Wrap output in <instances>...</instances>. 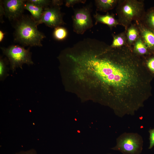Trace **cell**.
<instances>
[{"label": "cell", "mask_w": 154, "mask_h": 154, "mask_svg": "<svg viewBox=\"0 0 154 154\" xmlns=\"http://www.w3.org/2000/svg\"><path fill=\"white\" fill-rule=\"evenodd\" d=\"M105 45L100 43L98 53H86L78 62L93 72L104 100L116 115H133L151 95L153 76L132 47L113 48Z\"/></svg>", "instance_id": "cell-1"}, {"label": "cell", "mask_w": 154, "mask_h": 154, "mask_svg": "<svg viewBox=\"0 0 154 154\" xmlns=\"http://www.w3.org/2000/svg\"><path fill=\"white\" fill-rule=\"evenodd\" d=\"M14 40L24 46H42L44 35L37 29V24L32 17L22 15L15 21Z\"/></svg>", "instance_id": "cell-2"}, {"label": "cell", "mask_w": 154, "mask_h": 154, "mask_svg": "<svg viewBox=\"0 0 154 154\" xmlns=\"http://www.w3.org/2000/svg\"><path fill=\"white\" fill-rule=\"evenodd\" d=\"M117 20L126 30L135 21H141L145 11L143 0H119L116 7Z\"/></svg>", "instance_id": "cell-3"}, {"label": "cell", "mask_w": 154, "mask_h": 154, "mask_svg": "<svg viewBox=\"0 0 154 154\" xmlns=\"http://www.w3.org/2000/svg\"><path fill=\"white\" fill-rule=\"evenodd\" d=\"M116 143L111 149L122 154H141L143 150V139L137 133L124 132L117 138Z\"/></svg>", "instance_id": "cell-4"}, {"label": "cell", "mask_w": 154, "mask_h": 154, "mask_svg": "<svg viewBox=\"0 0 154 154\" xmlns=\"http://www.w3.org/2000/svg\"><path fill=\"white\" fill-rule=\"evenodd\" d=\"M1 49L3 54L7 57L10 68L13 72L17 68L22 69V66L24 64L28 65L33 64L29 47L26 49L19 45H13L7 48L1 47Z\"/></svg>", "instance_id": "cell-5"}, {"label": "cell", "mask_w": 154, "mask_h": 154, "mask_svg": "<svg viewBox=\"0 0 154 154\" xmlns=\"http://www.w3.org/2000/svg\"><path fill=\"white\" fill-rule=\"evenodd\" d=\"M37 23L38 25L44 23L48 27L54 28L64 24L60 6L50 5L44 9L40 20Z\"/></svg>", "instance_id": "cell-6"}, {"label": "cell", "mask_w": 154, "mask_h": 154, "mask_svg": "<svg viewBox=\"0 0 154 154\" xmlns=\"http://www.w3.org/2000/svg\"><path fill=\"white\" fill-rule=\"evenodd\" d=\"M74 31L82 34L93 26L90 13L88 8H83L76 11L72 16Z\"/></svg>", "instance_id": "cell-7"}, {"label": "cell", "mask_w": 154, "mask_h": 154, "mask_svg": "<svg viewBox=\"0 0 154 154\" xmlns=\"http://www.w3.org/2000/svg\"><path fill=\"white\" fill-rule=\"evenodd\" d=\"M26 1L5 0L2 1L5 15L10 21H15L22 15Z\"/></svg>", "instance_id": "cell-8"}, {"label": "cell", "mask_w": 154, "mask_h": 154, "mask_svg": "<svg viewBox=\"0 0 154 154\" xmlns=\"http://www.w3.org/2000/svg\"><path fill=\"white\" fill-rule=\"evenodd\" d=\"M139 30L140 36L148 50L154 54V32L147 27L141 21H135Z\"/></svg>", "instance_id": "cell-9"}, {"label": "cell", "mask_w": 154, "mask_h": 154, "mask_svg": "<svg viewBox=\"0 0 154 154\" xmlns=\"http://www.w3.org/2000/svg\"><path fill=\"white\" fill-rule=\"evenodd\" d=\"M94 17L96 23H100L107 25L110 29L116 27L120 25L117 20L115 18L114 14L108 13L103 15L96 13L94 15Z\"/></svg>", "instance_id": "cell-10"}, {"label": "cell", "mask_w": 154, "mask_h": 154, "mask_svg": "<svg viewBox=\"0 0 154 154\" xmlns=\"http://www.w3.org/2000/svg\"><path fill=\"white\" fill-rule=\"evenodd\" d=\"M125 31L127 37V45L132 47L140 37L138 28L136 23H132Z\"/></svg>", "instance_id": "cell-11"}, {"label": "cell", "mask_w": 154, "mask_h": 154, "mask_svg": "<svg viewBox=\"0 0 154 154\" xmlns=\"http://www.w3.org/2000/svg\"><path fill=\"white\" fill-rule=\"evenodd\" d=\"M24 9L29 11L31 15V17L37 22L40 19L44 9L38 7L27 1L24 4Z\"/></svg>", "instance_id": "cell-12"}, {"label": "cell", "mask_w": 154, "mask_h": 154, "mask_svg": "<svg viewBox=\"0 0 154 154\" xmlns=\"http://www.w3.org/2000/svg\"><path fill=\"white\" fill-rule=\"evenodd\" d=\"M134 52L141 57L151 54L140 37L135 42L132 46Z\"/></svg>", "instance_id": "cell-13"}, {"label": "cell", "mask_w": 154, "mask_h": 154, "mask_svg": "<svg viewBox=\"0 0 154 154\" xmlns=\"http://www.w3.org/2000/svg\"><path fill=\"white\" fill-rule=\"evenodd\" d=\"M119 0H97L95 1L97 11L106 12L117 6Z\"/></svg>", "instance_id": "cell-14"}, {"label": "cell", "mask_w": 154, "mask_h": 154, "mask_svg": "<svg viewBox=\"0 0 154 154\" xmlns=\"http://www.w3.org/2000/svg\"><path fill=\"white\" fill-rule=\"evenodd\" d=\"M113 40L110 47L113 48H118L127 45V39L125 31L117 34L112 35Z\"/></svg>", "instance_id": "cell-15"}, {"label": "cell", "mask_w": 154, "mask_h": 154, "mask_svg": "<svg viewBox=\"0 0 154 154\" xmlns=\"http://www.w3.org/2000/svg\"><path fill=\"white\" fill-rule=\"evenodd\" d=\"M141 21L147 27L154 32V6L145 11Z\"/></svg>", "instance_id": "cell-16"}, {"label": "cell", "mask_w": 154, "mask_h": 154, "mask_svg": "<svg viewBox=\"0 0 154 154\" xmlns=\"http://www.w3.org/2000/svg\"><path fill=\"white\" fill-rule=\"evenodd\" d=\"M8 61L6 58L0 57V79L1 81H3L8 76L9 70L7 65Z\"/></svg>", "instance_id": "cell-17"}, {"label": "cell", "mask_w": 154, "mask_h": 154, "mask_svg": "<svg viewBox=\"0 0 154 154\" xmlns=\"http://www.w3.org/2000/svg\"><path fill=\"white\" fill-rule=\"evenodd\" d=\"M142 58L147 68L154 77V54H151Z\"/></svg>", "instance_id": "cell-18"}, {"label": "cell", "mask_w": 154, "mask_h": 154, "mask_svg": "<svg viewBox=\"0 0 154 154\" xmlns=\"http://www.w3.org/2000/svg\"><path fill=\"white\" fill-rule=\"evenodd\" d=\"M67 35L66 30L60 26L54 28L53 33L54 38L58 40H63L65 39Z\"/></svg>", "instance_id": "cell-19"}, {"label": "cell", "mask_w": 154, "mask_h": 154, "mask_svg": "<svg viewBox=\"0 0 154 154\" xmlns=\"http://www.w3.org/2000/svg\"><path fill=\"white\" fill-rule=\"evenodd\" d=\"M27 1L44 9L50 6L51 3V1L48 0H29Z\"/></svg>", "instance_id": "cell-20"}, {"label": "cell", "mask_w": 154, "mask_h": 154, "mask_svg": "<svg viewBox=\"0 0 154 154\" xmlns=\"http://www.w3.org/2000/svg\"><path fill=\"white\" fill-rule=\"evenodd\" d=\"M149 132V145L148 149H151L154 146V128L150 129Z\"/></svg>", "instance_id": "cell-21"}, {"label": "cell", "mask_w": 154, "mask_h": 154, "mask_svg": "<svg viewBox=\"0 0 154 154\" xmlns=\"http://www.w3.org/2000/svg\"><path fill=\"white\" fill-rule=\"evenodd\" d=\"M86 1V0H67L65 1V5L68 7H72L76 3H84Z\"/></svg>", "instance_id": "cell-22"}, {"label": "cell", "mask_w": 154, "mask_h": 154, "mask_svg": "<svg viewBox=\"0 0 154 154\" xmlns=\"http://www.w3.org/2000/svg\"><path fill=\"white\" fill-rule=\"evenodd\" d=\"M15 154H37V153L35 149H31L25 151H21Z\"/></svg>", "instance_id": "cell-23"}, {"label": "cell", "mask_w": 154, "mask_h": 154, "mask_svg": "<svg viewBox=\"0 0 154 154\" xmlns=\"http://www.w3.org/2000/svg\"><path fill=\"white\" fill-rule=\"evenodd\" d=\"M0 22L1 23L3 22V16L5 15V11L4 7L3 5V2L2 1H0Z\"/></svg>", "instance_id": "cell-24"}, {"label": "cell", "mask_w": 154, "mask_h": 154, "mask_svg": "<svg viewBox=\"0 0 154 154\" xmlns=\"http://www.w3.org/2000/svg\"><path fill=\"white\" fill-rule=\"evenodd\" d=\"M62 1L61 0H52L51 5L54 6H60L62 4Z\"/></svg>", "instance_id": "cell-25"}, {"label": "cell", "mask_w": 154, "mask_h": 154, "mask_svg": "<svg viewBox=\"0 0 154 154\" xmlns=\"http://www.w3.org/2000/svg\"><path fill=\"white\" fill-rule=\"evenodd\" d=\"M5 33L1 30L0 31V42H1L3 40L5 35Z\"/></svg>", "instance_id": "cell-26"}, {"label": "cell", "mask_w": 154, "mask_h": 154, "mask_svg": "<svg viewBox=\"0 0 154 154\" xmlns=\"http://www.w3.org/2000/svg\"><path fill=\"white\" fill-rule=\"evenodd\" d=\"M107 154H111V153H107Z\"/></svg>", "instance_id": "cell-27"}]
</instances>
